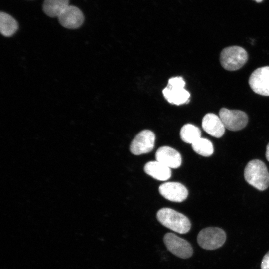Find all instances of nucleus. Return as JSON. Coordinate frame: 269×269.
<instances>
[{
  "mask_svg": "<svg viewBox=\"0 0 269 269\" xmlns=\"http://www.w3.org/2000/svg\"><path fill=\"white\" fill-rule=\"evenodd\" d=\"M201 134L200 130L191 124L184 125L180 132L181 139L184 142L191 144L201 137Z\"/></svg>",
  "mask_w": 269,
  "mask_h": 269,
  "instance_id": "17",
  "label": "nucleus"
},
{
  "mask_svg": "<svg viewBox=\"0 0 269 269\" xmlns=\"http://www.w3.org/2000/svg\"><path fill=\"white\" fill-rule=\"evenodd\" d=\"M69 0H45L42 9L47 16L58 17L69 5Z\"/></svg>",
  "mask_w": 269,
  "mask_h": 269,
  "instance_id": "15",
  "label": "nucleus"
},
{
  "mask_svg": "<svg viewBox=\"0 0 269 269\" xmlns=\"http://www.w3.org/2000/svg\"><path fill=\"white\" fill-rule=\"evenodd\" d=\"M248 60V54L242 47L232 46L225 48L221 52L220 61L222 66L228 71L241 68Z\"/></svg>",
  "mask_w": 269,
  "mask_h": 269,
  "instance_id": "3",
  "label": "nucleus"
},
{
  "mask_svg": "<svg viewBox=\"0 0 269 269\" xmlns=\"http://www.w3.org/2000/svg\"><path fill=\"white\" fill-rule=\"evenodd\" d=\"M59 23L64 27L70 29L80 27L84 20L81 10L73 5H69L57 17Z\"/></svg>",
  "mask_w": 269,
  "mask_h": 269,
  "instance_id": "9",
  "label": "nucleus"
},
{
  "mask_svg": "<svg viewBox=\"0 0 269 269\" xmlns=\"http://www.w3.org/2000/svg\"><path fill=\"white\" fill-rule=\"evenodd\" d=\"M261 269H269V251L264 256L261 264Z\"/></svg>",
  "mask_w": 269,
  "mask_h": 269,
  "instance_id": "20",
  "label": "nucleus"
},
{
  "mask_svg": "<svg viewBox=\"0 0 269 269\" xmlns=\"http://www.w3.org/2000/svg\"><path fill=\"white\" fill-rule=\"evenodd\" d=\"M226 233L218 227H207L201 230L197 235L199 245L206 250H215L221 247L225 243Z\"/></svg>",
  "mask_w": 269,
  "mask_h": 269,
  "instance_id": "4",
  "label": "nucleus"
},
{
  "mask_svg": "<svg viewBox=\"0 0 269 269\" xmlns=\"http://www.w3.org/2000/svg\"><path fill=\"white\" fill-rule=\"evenodd\" d=\"M144 170L147 174L157 180L166 181L171 176L170 168L156 160L146 163Z\"/></svg>",
  "mask_w": 269,
  "mask_h": 269,
  "instance_id": "13",
  "label": "nucleus"
},
{
  "mask_svg": "<svg viewBox=\"0 0 269 269\" xmlns=\"http://www.w3.org/2000/svg\"><path fill=\"white\" fill-rule=\"evenodd\" d=\"M257 3L261 2L263 0H253Z\"/></svg>",
  "mask_w": 269,
  "mask_h": 269,
  "instance_id": "22",
  "label": "nucleus"
},
{
  "mask_svg": "<svg viewBox=\"0 0 269 269\" xmlns=\"http://www.w3.org/2000/svg\"><path fill=\"white\" fill-rule=\"evenodd\" d=\"M245 180L250 185L260 191L269 186V173L265 164L260 160L249 161L244 169Z\"/></svg>",
  "mask_w": 269,
  "mask_h": 269,
  "instance_id": "1",
  "label": "nucleus"
},
{
  "mask_svg": "<svg viewBox=\"0 0 269 269\" xmlns=\"http://www.w3.org/2000/svg\"><path fill=\"white\" fill-rule=\"evenodd\" d=\"M266 157L269 162V143L268 144L266 147Z\"/></svg>",
  "mask_w": 269,
  "mask_h": 269,
  "instance_id": "21",
  "label": "nucleus"
},
{
  "mask_svg": "<svg viewBox=\"0 0 269 269\" xmlns=\"http://www.w3.org/2000/svg\"><path fill=\"white\" fill-rule=\"evenodd\" d=\"M163 242L167 250L179 258L185 259L192 255L193 249L191 244L173 233L165 234Z\"/></svg>",
  "mask_w": 269,
  "mask_h": 269,
  "instance_id": "5",
  "label": "nucleus"
},
{
  "mask_svg": "<svg viewBox=\"0 0 269 269\" xmlns=\"http://www.w3.org/2000/svg\"><path fill=\"white\" fill-rule=\"evenodd\" d=\"M155 136L153 132L145 130L139 133L130 145L131 152L136 155L150 152L154 146Z\"/></svg>",
  "mask_w": 269,
  "mask_h": 269,
  "instance_id": "8",
  "label": "nucleus"
},
{
  "mask_svg": "<svg viewBox=\"0 0 269 269\" xmlns=\"http://www.w3.org/2000/svg\"><path fill=\"white\" fill-rule=\"evenodd\" d=\"M194 151L205 157L211 156L214 152L212 142L208 139L200 137L192 144Z\"/></svg>",
  "mask_w": 269,
  "mask_h": 269,
  "instance_id": "18",
  "label": "nucleus"
},
{
  "mask_svg": "<svg viewBox=\"0 0 269 269\" xmlns=\"http://www.w3.org/2000/svg\"><path fill=\"white\" fill-rule=\"evenodd\" d=\"M202 126L210 135L221 137L224 134L225 127L219 117L213 113H208L203 118Z\"/></svg>",
  "mask_w": 269,
  "mask_h": 269,
  "instance_id": "12",
  "label": "nucleus"
},
{
  "mask_svg": "<svg viewBox=\"0 0 269 269\" xmlns=\"http://www.w3.org/2000/svg\"><path fill=\"white\" fill-rule=\"evenodd\" d=\"M156 217L163 226L178 233H187L191 228L189 219L182 213L171 208L160 209L156 214Z\"/></svg>",
  "mask_w": 269,
  "mask_h": 269,
  "instance_id": "2",
  "label": "nucleus"
},
{
  "mask_svg": "<svg viewBox=\"0 0 269 269\" xmlns=\"http://www.w3.org/2000/svg\"><path fill=\"white\" fill-rule=\"evenodd\" d=\"M156 161L171 168H177L181 164L180 154L174 148L167 146L159 148L155 153Z\"/></svg>",
  "mask_w": 269,
  "mask_h": 269,
  "instance_id": "11",
  "label": "nucleus"
},
{
  "mask_svg": "<svg viewBox=\"0 0 269 269\" xmlns=\"http://www.w3.org/2000/svg\"><path fill=\"white\" fill-rule=\"evenodd\" d=\"M164 97L172 104L179 105L189 101L190 94L185 88H174L167 86L162 90Z\"/></svg>",
  "mask_w": 269,
  "mask_h": 269,
  "instance_id": "14",
  "label": "nucleus"
},
{
  "mask_svg": "<svg viewBox=\"0 0 269 269\" xmlns=\"http://www.w3.org/2000/svg\"><path fill=\"white\" fill-rule=\"evenodd\" d=\"M18 28V23L13 17L4 12L0 13V30L2 35L11 37Z\"/></svg>",
  "mask_w": 269,
  "mask_h": 269,
  "instance_id": "16",
  "label": "nucleus"
},
{
  "mask_svg": "<svg viewBox=\"0 0 269 269\" xmlns=\"http://www.w3.org/2000/svg\"><path fill=\"white\" fill-rule=\"evenodd\" d=\"M219 115L225 128L232 131L242 130L246 127L248 121L247 114L240 110L222 108L219 110Z\"/></svg>",
  "mask_w": 269,
  "mask_h": 269,
  "instance_id": "6",
  "label": "nucleus"
},
{
  "mask_svg": "<svg viewBox=\"0 0 269 269\" xmlns=\"http://www.w3.org/2000/svg\"><path fill=\"white\" fill-rule=\"evenodd\" d=\"M159 192L165 198L173 202H181L188 196L187 188L181 183L175 182L162 184L159 187Z\"/></svg>",
  "mask_w": 269,
  "mask_h": 269,
  "instance_id": "10",
  "label": "nucleus"
},
{
  "mask_svg": "<svg viewBox=\"0 0 269 269\" xmlns=\"http://www.w3.org/2000/svg\"><path fill=\"white\" fill-rule=\"evenodd\" d=\"M249 84L255 93L269 96V66L255 70L249 77Z\"/></svg>",
  "mask_w": 269,
  "mask_h": 269,
  "instance_id": "7",
  "label": "nucleus"
},
{
  "mask_svg": "<svg viewBox=\"0 0 269 269\" xmlns=\"http://www.w3.org/2000/svg\"><path fill=\"white\" fill-rule=\"evenodd\" d=\"M185 82L181 77L171 78L168 80V86L174 88H184Z\"/></svg>",
  "mask_w": 269,
  "mask_h": 269,
  "instance_id": "19",
  "label": "nucleus"
}]
</instances>
